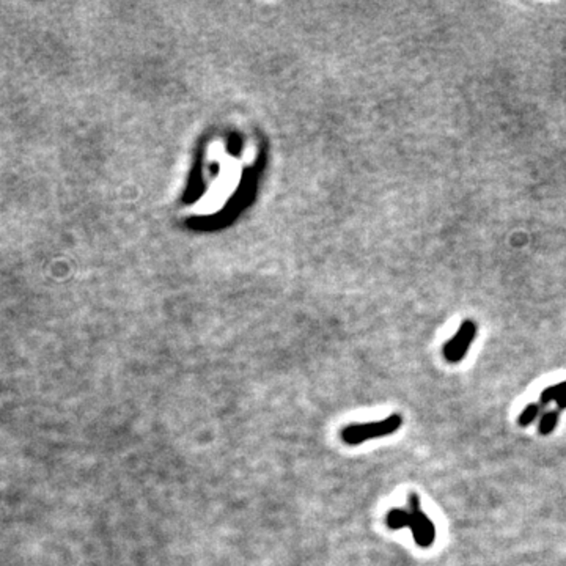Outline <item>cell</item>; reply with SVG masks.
Segmentation results:
<instances>
[{
    "instance_id": "7",
    "label": "cell",
    "mask_w": 566,
    "mask_h": 566,
    "mask_svg": "<svg viewBox=\"0 0 566 566\" xmlns=\"http://www.w3.org/2000/svg\"><path fill=\"white\" fill-rule=\"evenodd\" d=\"M541 412V404L540 403H530L529 406H525L524 411L518 417V425L519 426H529L530 423L535 422V418L540 416Z\"/></svg>"
},
{
    "instance_id": "5",
    "label": "cell",
    "mask_w": 566,
    "mask_h": 566,
    "mask_svg": "<svg viewBox=\"0 0 566 566\" xmlns=\"http://www.w3.org/2000/svg\"><path fill=\"white\" fill-rule=\"evenodd\" d=\"M409 523H411L409 511H404L401 508L390 510L386 516V524L389 529L392 530H400L403 527H409Z\"/></svg>"
},
{
    "instance_id": "4",
    "label": "cell",
    "mask_w": 566,
    "mask_h": 566,
    "mask_svg": "<svg viewBox=\"0 0 566 566\" xmlns=\"http://www.w3.org/2000/svg\"><path fill=\"white\" fill-rule=\"evenodd\" d=\"M555 401L558 411L566 409V381L558 382V384L549 386L542 390L540 395V404L546 406V404Z\"/></svg>"
},
{
    "instance_id": "2",
    "label": "cell",
    "mask_w": 566,
    "mask_h": 566,
    "mask_svg": "<svg viewBox=\"0 0 566 566\" xmlns=\"http://www.w3.org/2000/svg\"><path fill=\"white\" fill-rule=\"evenodd\" d=\"M409 508H411L409 527L416 545L420 547H430L436 538V527L431 519L423 513L422 508H420L418 494L412 493L409 495Z\"/></svg>"
},
{
    "instance_id": "6",
    "label": "cell",
    "mask_w": 566,
    "mask_h": 566,
    "mask_svg": "<svg viewBox=\"0 0 566 566\" xmlns=\"http://www.w3.org/2000/svg\"><path fill=\"white\" fill-rule=\"evenodd\" d=\"M558 416H560V411H547L546 414H542L538 425V431L541 436H549L555 430L558 423Z\"/></svg>"
},
{
    "instance_id": "3",
    "label": "cell",
    "mask_w": 566,
    "mask_h": 566,
    "mask_svg": "<svg viewBox=\"0 0 566 566\" xmlns=\"http://www.w3.org/2000/svg\"><path fill=\"white\" fill-rule=\"evenodd\" d=\"M475 335H477L475 323L470 319H465L461 327L458 329V332L453 335V339H450L442 349L446 361L450 364L461 362L463 359L468 356V351L472 345L473 339H475Z\"/></svg>"
},
{
    "instance_id": "1",
    "label": "cell",
    "mask_w": 566,
    "mask_h": 566,
    "mask_svg": "<svg viewBox=\"0 0 566 566\" xmlns=\"http://www.w3.org/2000/svg\"><path fill=\"white\" fill-rule=\"evenodd\" d=\"M403 423L400 414H393L381 422L349 425L341 431V439L348 446H359L374 438H384V436L393 434Z\"/></svg>"
}]
</instances>
